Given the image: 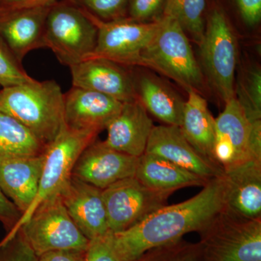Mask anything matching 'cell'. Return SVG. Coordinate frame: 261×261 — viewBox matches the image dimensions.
<instances>
[{"instance_id":"6da1fadb","label":"cell","mask_w":261,"mask_h":261,"mask_svg":"<svg viewBox=\"0 0 261 261\" xmlns=\"http://www.w3.org/2000/svg\"><path fill=\"white\" fill-rule=\"evenodd\" d=\"M226 207L224 173L211 178L198 194L186 201L164 205L122 232L112 233L113 244L123 261H135L144 252L198 233Z\"/></svg>"},{"instance_id":"7a4b0ae2","label":"cell","mask_w":261,"mask_h":261,"mask_svg":"<svg viewBox=\"0 0 261 261\" xmlns=\"http://www.w3.org/2000/svg\"><path fill=\"white\" fill-rule=\"evenodd\" d=\"M0 111L21 123L46 147L67 126L64 93L55 80L1 88Z\"/></svg>"},{"instance_id":"3957f363","label":"cell","mask_w":261,"mask_h":261,"mask_svg":"<svg viewBox=\"0 0 261 261\" xmlns=\"http://www.w3.org/2000/svg\"><path fill=\"white\" fill-rule=\"evenodd\" d=\"M198 233L203 261H261V219L225 207Z\"/></svg>"},{"instance_id":"277c9868","label":"cell","mask_w":261,"mask_h":261,"mask_svg":"<svg viewBox=\"0 0 261 261\" xmlns=\"http://www.w3.org/2000/svg\"><path fill=\"white\" fill-rule=\"evenodd\" d=\"M142 65L173 79L187 91L203 87L204 74L187 34L177 20L162 16L159 30L142 54Z\"/></svg>"},{"instance_id":"5b68a950","label":"cell","mask_w":261,"mask_h":261,"mask_svg":"<svg viewBox=\"0 0 261 261\" xmlns=\"http://www.w3.org/2000/svg\"><path fill=\"white\" fill-rule=\"evenodd\" d=\"M99 132L65 127L44 149V162L35 200L3 241L16 234L19 228L43 202L61 195L72 177L73 167L84 149L95 141Z\"/></svg>"},{"instance_id":"8992f818","label":"cell","mask_w":261,"mask_h":261,"mask_svg":"<svg viewBox=\"0 0 261 261\" xmlns=\"http://www.w3.org/2000/svg\"><path fill=\"white\" fill-rule=\"evenodd\" d=\"M199 45L202 73L224 102L233 99L238 44L227 17L219 7L207 14Z\"/></svg>"},{"instance_id":"52a82bcc","label":"cell","mask_w":261,"mask_h":261,"mask_svg":"<svg viewBox=\"0 0 261 261\" xmlns=\"http://www.w3.org/2000/svg\"><path fill=\"white\" fill-rule=\"evenodd\" d=\"M97 29L73 3H53L46 20L44 42L61 64L70 67L90 58L97 45Z\"/></svg>"},{"instance_id":"ba28073f","label":"cell","mask_w":261,"mask_h":261,"mask_svg":"<svg viewBox=\"0 0 261 261\" xmlns=\"http://www.w3.org/2000/svg\"><path fill=\"white\" fill-rule=\"evenodd\" d=\"M215 121L214 159L223 171L246 161H261V121H250L235 97L225 102Z\"/></svg>"},{"instance_id":"9c48e42d","label":"cell","mask_w":261,"mask_h":261,"mask_svg":"<svg viewBox=\"0 0 261 261\" xmlns=\"http://www.w3.org/2000/svg\"><path fill=\"white\" fill-rule=\"evenodd\" d=\"M18 231L37 257L58 250H86L90 241L70 218L61 196L41 204Z\"/></svg>"},{"instance_id":"30bf717a","label":"cell","mask_w":261,"mask_h":261,"mask_svg":"<svg viewBox=\"0 0 261 261\" xmlns=\"http://www.w3.org/2000/svg\"><path fill=\"white\" fill-rule=\"evenodd\" d=\"M84 11L97 29V45L90 58H104L118 64L142 65V53L159 30L161 19L152 22L128 18L104 21Z\"/></svg>"},{"instance_id":"8fae6325","label":"cell","mask_w":261,"mask_h":261,"mask_svg":"<svg viewBox=\"0 0 261 261\" xmlns=\"http://www.w3.org/2000/svg\"><path fill=\"white\" fill-rule=\"evenodd\" d=\"M171 195L145 186L135 176L104 189L102 197L110 232L120 233L133 227L166 205Z\"/></svg>"},{"instance_id":"7c38bea8","label":"cell","mask_w":261,"mask_h":261,"mask_svg":"<svg viewBox=\"0 0 261 261\" xmlns=\"http://www.w3.org/2000/svg\"><path fill=\"white\" fill-rule=\"evenodd\" d=\"M138 159L111 148L103 142L94 141L80 154L72 176L104 190L121 180L135 176Z\"/></svg>"},{"instance_id":"4fadbf2b","label":"cell","mask_w":261,"mask_h":261,"mask_svg":"<svg viewBox=\"0 0 261 261\" xmlns=\"http://www.w3.org/2000/svg\"><path fill=\"white\" fill-rule=\"evenodd\" d=\"M72 86L106 94L122 103L137 99L135 81L121 64L89 58L70 67Z\"/></svg>"},{"instance_id":"5bb4252c","label":"cell","mask_w":261,"mask_h":261,"mask_svg":"<svg viewBox=\"0 0 261 261\" xmlns=\"http://www.w3.org/2000/svg\"><path fill=\"white\" fill-rule=\"evenodd\" d=\"M145 152L167 160L207 180L224 173L221 168L203 157L189 143L178 126H154Z\"/></svg>"},{"instance_id":"9a60e30c","label":"cell","mask_w":261,"mask_h":261,"mask_svg":"<svg viewBox=\"0 0 261 261\" xmlns=\"http://www.w3.org/2000/svg\"><path fill=\"white\" fill-rule=\"evenodd\" d=\"M60 196L70 218L89 240L111 233L102 190L72 176Z\"/></svg>"},{"instance_id":"2e32d148","label":"cell","mask_w":261,"mask_h":261,"mask_svg":"<svg viewBox=\"0 0 261 261\" xmlns=\"http://www.w3.org/2000/svg\"><path fill=\"white\" fill-rule=\"evenodd\" d=\"M53 4L12 9L0 15V35L20 62L30 51L45 47L46 20Z\"/></svg>"},{"instance_id":"e0dca14e","label":"cell","mask_w":261,"mask_h":261,"mask_svg":"<svg viewBox=\"0 0 261 261\" xmlns=\"http://www.w3.org/2000/svg\"><path fill=\"white\" fill-rule=\"evenodd\" d=\"M148 112L138 98L123 102L119 112L108 123L105 145L118 152L140 158L145 153L154 127Z\"/></svg>"},{"instance_id":"ac0fdd59","label":"cell","mask_w":261,"mask_h":261,"mask_svg":"<svg viewBox=\"0 0 261 261\" xmlns=\"http://www.w3.org/2000/svg\"><path fill=\"white\" fill-rule=\"evenodd\" d=\"M123 103L94 91L72 87L64 94L67 126L76 130L100 133L118 114Z\"/></svg>"},{"instance_id":"d6986e66","label":"cell","mask_w":261,"mask_h":261,"mask_svg":"<svg viewBox=\"0 0 261 261\" xmlns=\"http://www.w3.org/2000/svg\"><path fill=\"white\" fill-rule=\"evenodd\" d=\"M44 162V152L0 161V188L22 215L37 197Z\"/></svg>"},{"instance_id":"ffe728a7","label":"cell","mask_w":261,"mask_h":261,"mask_svg":"<svg viewBox=\"0 0 261 261\" xmlns=\"http://www.w3.org/2000/svg\"><path fill=\"white\" fill-rule=\"evenodd\" d=\"M224 175L226 208L249 219H261V161H246Z\"/></svg>"},{"instance_id":"44dd1931","label":"cell","mask_w":261,"mask_h":261,"mask_svg":"<svg viewBox=\"0 0 261 261\" xmlns=\"http://www.w3.org/2000/svg\"><path fill=\"white\" fill-rule=\"evenodd\" d=\"M187 93L179 126L182 135L199 153L217 166L214 159L215 118L198 92L191 89Z\"/></svg>"},{"instance_id":"7402d4cb","label":"cell","mask_w":261,"mask_h":261,"mask_svg":"<svg viewBox=\"0 0 261 261\" xmlns=\"http://www.w3.org/2000/svg\"><path fill=\"white\" fill-rule=\"evenodd\" d=\"M135 176L152 190L172 194L185 187L205 186L209 181L167 160L145 152L139 158Z\"/></svg>"},{"instance_id":"603a6c76","label":"cell","mask_w":261,"mask_h":261,"mask_svg":"<svg viewBox=\"0 0 261 261\" xmlns=\"http://www.w3.org/2000/svg\"><path fill=\"white\" fill-rule=\"evenodd\" d=\"M137 98L147 112L166 125L180 126L185 100L153 75H142L135 83Z\"/></svg>"},{"instance_id":"cb8c5ba5","label":"cell","mask_w":261,"mask_h":261,"mask_svg":"<svg viewBox=\"0 0 261 261\" xmlns=\"http://www.w3.org/2000/svg\"><path fill=\"white\" fill-rule=\"evenodd\" d=\"M46 146L21 123L0 111V161L38 155Z\"/></svg>"},{"instance_id":"d4e9b609","label":"cell","mask_w":261,"mask_h":261,"mask_svg":"<svg viewBox=\"0 0 261 261\" xmlns=\"http://www.w3.org/2000/svg\"><path fill=\"white\" fill-rule=\"evenodd\" d=\"M205 0H166L163 16L177 20L197 44L205 30Z\"/></svg>"},{"instance_id":"484cf974","label":"cell","mask_w":261,"mask_h":261,"mask_svg":"<svg viewBox=\"0 0 261 261\" xmlns=\"http://www.w3.org/2000/svg\"><path fill=\"white\" fill-rule=\"evenodd\" d=\"M234 97L250 121H261L260 67L250 65L240 72L234 85Z\"/></svg>"},{"instance_id":"4316f807","label":"cell","mask_w":261,"mask_h":261,"mask_svg":"<svg viewBox=\"0 0 261 261\" xmlns=\"http://www.w3.org/2000/svg\"><path fill=\"white\" fill-rule=\"evenodd\" d=\"M135 261H203L199 243L181 239L144 252Z\"/></svg>"},{"instance_id":"83f0119b","label":"cell","mask_w":261,"mask_h":261,"mask_svg":"<svg viewBox=\"0 0 261 261\" xmlns=\"http://www.w3.org/2000/svg\"><path fill=\"white\" fill-rule=\"evenodd\" d=\"M14 53L0 35V87H13L36 80L27 73Z\"/></svg>"},{"instance_id":"f1b7e54d","label":"cell","mask_w":261,"mask_h":261,"mask_svg":"<svg viewBox=\"0 0 261 261\" xmlns=\"http://www.w3.org/2000/svg\"><path fill=\"white\" fill-rule=\"evenodd\" d=\"M96 18L112 21L127 18L130 0H72Z\"/></svg>"},{"instance_id":"f546056e","label":"cell","mask_w":261,"mask_h":261,"mask_svg":"<svg viewBox=\"0 0 261 261\" xmlns=\"http://www.w3.org/2000/svg\"><path fill=\"white\" fill-rule=\"evenodd\" d=\"M37 258L19 231L13 238L0 243V261H37Z\"/></svg>"},{"instance_id":"4dcf8cb0","label":"cell","mask_w":261,"mask_h":261,"mask_svg":"<svg viewBox=\"0 0 261 261\" xmlns=\"http://www.w3.org/2000/svg\"><path fill=\"white\" fill-rule=\"evenodd\" d=\"M84 261H123L113 247L112 233L90 240Z\"/></svg>"},{"instance_id":"1f68e13d","label":"cell","mask_w":261,"mask_h":261,"mask_svg":"<svg viewBox=\"0 0 261 261\" xmlns=\"http://www.w3.org/2000/svg\"><path fill=\"white\" fill-rule=\"evenodd\" d=\"M166 0H130L127 18L137 22H152L163 12Z\"/></svg>"},{"instance_id":"d6a6232c","label":"cell","mask_w":261,"mask_h":261,"mask_svg":"<svg viewBox=\"0 0 261 261\" xmlns=\"http://www.w3.org/2000/svg\"><path fill=\"white\" fill-rule=\"evenodd\" d=\"M240 18L248 27H255L260 23L261 0H233Z\"/></svg>"},{"instance_id":"836d02e7","label":"cell","mask_w":261,"mask_h":261,"mask_svg":"<svg viewBox=\"0 0 261 261\" xmlns=\"http://www.w3.org/2000/svg\"><path fill=\"white\" fill-rule=\"evenodd\" d=\"M21 216L20 211L4 195L0 188V221L8 227L10 231L14 227Z\"/></svg>"},{"instance_id":"e575fe53","label":"cell","mask_w":261,"mask_h":261,"mask_svg":"<svg viewBox=\"0 0 261 261\" xmlns=\"http://www.w3.org/2000/svg\"><path fill=\"white\" fill-rule=\"evenodd\" d=\"M86 250H58L42 254L37 261H84Z\"/></svg>"},{"instance_id":"d590c367","label":"cell","mask_w":261,"mask_h":261,"mask_svg":"<svg viewBox=\"0 0 261 261\" xmlns=\"http://www.w3.org/2000/svg\"><path fill=\"white\" fill-rule=\"evenodd\" d=\"M0 3L8 5L13 9L36 5H47L45 0H0Z\"/></svg>"},{"instance_id":"8d00e7d4","label":"cell","mask_w":261,"mask_h":261,"mask_svg":"<svg viewBox=\"0 0 261 261\" xmlns=\"http://www.w3.org/2000/svg\"><path fill=\"white\" fill-rule=\"evenodd\" d=\"M12 9H13V8H10V7L8 6V5L0 3V15L4 14V13L10 11V10Z\"/></svg>"},{"instance_id":"74e56055","label":"cell","mask_w":261,"mask_h":261,"mask_svg":"<svg viewBox=\"0 0 261 261\" xmlns=\"http://www.w3.org/2000/svg\"><path fill=\"white\" fill-rule=\"evenodd\" d=\"M47 4H51V3H55V0H45Z\"/></svg>"}]
</instances>
